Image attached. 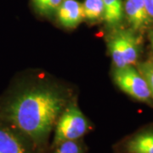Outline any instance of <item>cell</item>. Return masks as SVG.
<instances>
[{"label": "cell", "instance_id": "52a82bcc", "mask_svg": "<svg viewBox=\"0 0 153 153\" xmlns=\"http://www.w3.org/2000/svg\"><path fill=\"white\" fill-rule=\"evenodd\" d=\"M125 153H153V129L136 133L123 145Z\"/></svg>", "mask_w": 153, "mask_h": 153}, {"label": "cell", "instance_id": "5b68a950", "mask_svg": "<svg viewBox=\"0 0 153 153\" xmlns=\"http://www.w3.org/2000/svg\"><path fill=\"white\" fill-rule=\"evenodd\" d=\"M57 15L63 27H76L84 19L82 4L77 0H63L57 10Z\"/></svg>", "mask_w": 153, "mask_h": 153}, {"label": "cell", "instance_id": "277c9868", "mask_svg": "<svg viewBox=\"0 0 153 153\" xmlns=\"http://www.w3.org/2000/svg\"><path fill=\"white\" fill-rule=\"evenodd\" d=\"M34 147L36 146L27 137L0 121V153H34Z\"/></svg>", "mask_w": 153, "mask_h": 153}, {"label": "cell", "instance_id": "8992f818", "mask_svg": "<svg viewBox=\"0 0 153 153\" xmlns=\"http://www.w3.org/2000/svg\"><path fill=\"white\" fill-rule=\"evenodd\" d=\"M123 9L134 30H141L150 24L152 18L148 15L143 0H125Z\"/></svg>", "mask_w": 153, "mask_h": 153}, {"label": "cell", "instance_id": "6da1fadb", "mask_svg": "<svg viewBox=\"0 0 153 153\" xmlns=\"http://www.w3.org/2000/svg\"><path fill=\"white\" fill-rule=\"evenodd\" d=\"M65 105L66 99L56 91L30 89L0 105V121L16 128L38 146L47 140Z\"/></svg>", "mask_w": 153, "mask_h": 153}, {"label": "cell", "instance_id": "7c38bea8", "mask_svg": "<svg viewBox=\"0 0 153 153\" xmlns=\"http://www.w3.org/2000/svg\"><path fill=\"white\" fill-rule=\"evenodd\" d=\"M36 10L42 15H50L58 10L63 0H32Z\"/></svg>", "mask_w": 153, "mask_h": 153}, {"label": "cell", "instance_id": "4fadbf2b", "mask_svg": "<svg viewBox=\"0 0 153 153\" xmlns=\"http://www.w3.org/2000/svg\"><path fill=\"white\" fill-rule=\"evenodd\" d=\"M54 153H84V150L78 140H67L55 146Z\"/></svg>", "mask_w": 153, "mask_h": 153}, {"label": "cell", "instance_id": "7a4b0ae2", "mask_svg": "<svg viewBox=\"0 0 153 153\" xmlns=\"http://www.w3.org/2000/svg\"><path fill=\"white\" fill-rule=\"evenodd\" d=\"M85 116L75 105H70L60 115L55 126L54 147L67 140H78L88 130Z\"/></svg>", "mask_w": 153, "mask_h": 153}, {"label": "cell", "instance_id": "9c48e42d", "mask_svg": "<svg viewBox=\"0 0 153 153\" xmlns=\"http://www.w3.org/2000/svg\"><path fill=\"white\" fill-rule=\"evenodd\" d=\"M123 47L127 66L133 65L138 59V42L130 31H117Z\"/></svg>", "mask_w": 153, "mask_h": 153}, {"label": "cell", "instance_id": "9a60e30c", "mask_svg": "<svg viewBox=\"0 0 153 153\" xmlns=\"http://www.w3.org/2000/svg\"><path fill=\"white\" fill-rule=\"evenodd\" d=\"M149 16L153 19V0H143Z\"/></svg>", "mask_w": 153, "mask_h": 153}, {"label": "cell", "instance_id": "8fae6325", "mask_svg": "<svg viewBox=\"0 0 153 153\" xmlns=\"http://www.w3.org/2000/svg\"><path fill=\"white\" fill-rule=\"evenodd\" d=\"M84 18L94 22L103 17L104 4L102 0H84L82 4Z\"/></svg>", "mask_w": 153, "mask_h": 153}, {"label": "cell", "instance_id": "5bb4252c", "mask_svg": "<svg viewBox=\"0 0 153 153\" xmlns=\"http://www.w3.org/2000/svg\"><path fill=\"white\" fill-rule=\"evenodd\" d=\"M138 71L146 80L152 96H153V60L145 61L138 64Z\"/></svg>", "mask_w": 153, "mask_h": 153}, {"label": "cell", "instance_id": "2e32d148", "mask_svg": "<svg viewBox=\"0 0 153 153\" xmlns=\"http://www.w3.org/2000/svg\"><path fill=\"white\" fill-rule=\"evenodd\" d=\"M149 38H150V41H151V44H152V46L153 48V31L150 33Z\"/></svg>", "mask_w": 153, "mask_h": 153}, {"label": "cell", "instance_id": "30bf717a", "mask_svg": "<svg viewBox=\"0 0 153 153\" xmlns=\"http://www.w3.org/2000/svg\"><path fill=\"white\" fill-rule=\"evenodd\" d=\"M108 49L116 67H123L127 66L123 47L117 32H115L110 37L108 40Z\"/></svg>", "mask_w": 153, "mask_h": 153}, {"label": "cell", "instance_id": "ba28073f", "mask_svg": "<svg viewBox=\"0 0 153 153\" xmlns=\"http://www.w3.org/2000/svg\"><path fill=\"white\" fill-rule=\"evenodd\" d=\"M104 4V19L110 27H117L123 18V4L122 0H102Z\"/></svg>", "mask_w": 153, "mask_h": 153}, {"label": "cell", "instance_id": "3957f363", "mask_svg": "<svg viewBox=\"0 0 153 153\" xmlns=\"http://www.w3.org/2000/svg\"><path fill=\"white\" fill-rule=\"evenodd\" d=\"M113 79L123 92L138 100L148 101L152 97L146 80L132 65L116 67L113 71Z\"/></svg>", "mask_w": 153, "mask_h": 153}]
</instances>
